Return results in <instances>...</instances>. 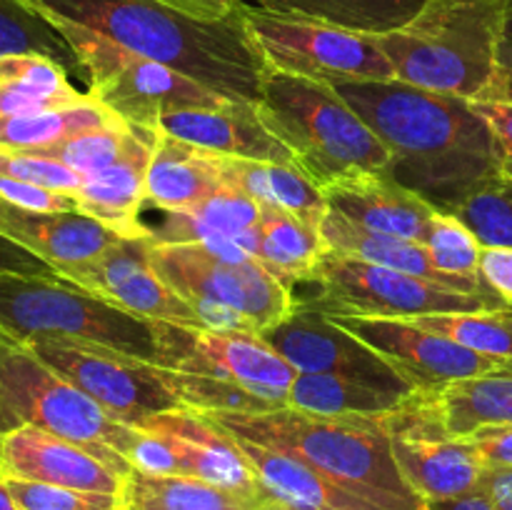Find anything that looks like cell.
<instances>
[{
  "mask_svg": "<svg viewBox=\"0 0 512 510\" xmlns=\"http://www.w3.org/2000/svg\"><path fill=\"white\" fill-rule=\"evenodd\" d=\"M393 153L388 173L450 213L498 183V150L488 123L468 100L430 93L400 80L333 85Z\"/></svg>",
  "mask_w": 512,
  "mask_h": 510,
  "instance_id": "6da1fadb",
  "label": "cell"
},
{
  "mask_svg": "<svg viewBox=\"0 0 512 510\" xmlns=\"http://www.w3.org/2000/svg\"><path fill=\"white\" fill-rule=\"evenodd\" d=\"M53 23L88 28L120 48L190 75L230 100L255 103L265 63L243 15L193 18L158 0H28Z\"/></svg>",
  "mask_w": 512,
  "mask_h": 510,
  "instance_id": "7a4b0ae2",
  "label": "cell"
},
{
  "mask_svg": "<svg viewBox=\"0 0 512 510\" xmlns=\"http://www.w3.org/2000/svg\"><path fill=\"white\" fill-rule=\"evenodd\" d=\"M235 438L285 450L328 478L388 510H423L393 458L385 415H315L295 408L268 413H205Z\"/></svg>",
  "mask_w": 512,
  "mask_h": 510,
  "instance_id": "3957f363",
  "label": "cell"
},
{
  "mask_svg": "<svg viewBox=\"0 0 512 510\" xmlns=\"http://www.w3.org/2000/svg\"><path fill=\"white\" fill-rule=\"evenodd\" d=\"M503 13L505 0H425L413 20L375 38L400 83L480 100L498 80Z\"/></svg>",
  "mask_w": 512,
  "mask_h": 510,
  "instance_id": "277c9868",
  "label": "cell"
},
{
  "mask_svg": "<svg viewBox=\"0 0 512 510\" xmlns=\"http://www.w3.org/2000/svg\"><path fill=\"white\" fill-rule=\"evenodd\" d=\"M255 108L320 190L350 175L390 170L388 145L330 83L265 70Z\"/></svg>",
  "mask_w": 512,
  "mask_h": 510,
  "instance_id": "5b68a950",
  "label": "cell"
},
{
  "mask_svg": "<svg viewBox=\"0 0 512 510\" xmlns=\"http://www.w3.org/2000/svg\"><path fill=\"white\" fill-rule=\"evenodd\" d=\"M150 263L208 330L260 335L295 308L288 285L233 240L153 245Z\"/></svg>",
  "mask_w": 512,
  "mask_h": 510,
  "instance_id": "8992f818",
  "label": "cell"
},
{
  "mask_svg": "<svg viewBox=\"0 0 512 510\" xmlns=\"http://www.w3.org/2000/svg\"><path fill=\"white\" fill-rule=\"evenodd\" d=\"M0 335L63 338L155 363V320L128 313L60 275H0Z\"/></svg>",
  "mask_w": 512,
  "mask_h": 510,
  "instance_id": "52a82bcc",
  "label": "cell"
},
{
  "mask_svg": "<svg viewBox=\"0 0 512 510\" xmlns=\"http://www.w3.org/2000/svg\"><path fill=\"white\" fill-rule=\"evenodd\" d=\"M0 400L20 425H33L95 450L120 475H128V450L138 428L110 418L93 398L55 373L28 345L0 335Z\"/></svg>",
  "mask_w": 512,
  "mask_h": 510,
  "instance_id": "ba28073f",
  "label": "cell"
},
{
  "mask_svg": "<svg viewBox=\"0 0 512 510\" xmlns=\"http://www.w3.org/2000/svg\"><path fill=\"white\" fill-rule=\"evenodd\" d=\"M53 25L73 45L88 78L90 98L105 105L130 128L158 133L165 115L190 108H218L230 100L190 75L130 53L93 30L70 23Z\"/></svg>",
  "mask_w": 512,
  "mask_h": 510,
  "instance_id": "9c48e42d",
  "label": "cell"
},
{
  "mask_svg": "<svg viewBox=\"0 0 512 510\" xmlns=\"http://www.w3.org/2000/svg\"><path fill=\"white\" fill-rule=\"evenodd\" d=\"M240 15L265 70L323 80L330 85L395 80L393 65L385 58L375 33L325 20L268 13L248 3Z\"/></svg>",
  "mask_w": 512,
  "mask_h": 510,
  "instance_id": "30bf717a",
  "label": "cell"
},
{
  "mask_svg": "<svg viewBox=\"0 0 512 510\" xmlns=\"http://www.w3.org/2000/svg\"><path fill=\"white\" fill-rule=\"evenodd\" d=\"M313 280L320 285V295L305 305L325 315L413 320L420 315L508 308L498 300L460 293L433 280L348 258L335 250L323 255Z\"/></svg>",
  "mask_w": 512,
  "mask_h": 510,
  "instance_id": "8fae6325",
  "label": "cell"
},
{
  "mask_svg": "<svg viewBox=\"0 0 512 510\" xmlns=\"http://www.w3.org/2000/svg\"><path fill=\"white\" fill-rule=\"evenodd\" d=\"M23 345L93 398L110 418L130 428H143L153 415L183 408L165 368L148 360L63 338H38Z\"/></svg>",
  "mask_w": 512,
  "mask_h": 510,
  "instance_id": "7c38bea8",
  "label": "cell"
},
{
  "mask_svg": "<svg viewBox=\"0 0 512 510\" xmlns=\"http://www.w3.org/2000/svg\"><path fill=\"white\" fill-rule=\"evenodd\" d=\"M155 365L188 375L225 380L260 398L288 408V393L298 370L253 333H218L203 325L155 320Z\"/></svg>",
  "mask_w": 512,
  "mask_h": 510,
  "instance_id": "4fadbf2b",
  "label": "cell"
},
{
  "mask_svg": "<svg viewBox=\"0 0 512 510\" xmlns=\"http://www.w3.org/2000/svg\"><path fill=\"white\" fill-rule=\"evenodd\" d=\"M385 420L400 475L423 503L480 490L488 465L468 440L450 438L440 430L433 415L420 405L415 390Z\"/></svg>",
  "mask_w": 512,
  "mask_h": 510,
  "instance_id": "5bb4252c",
  "label": "cell"
},
{
  "mask_svg": "<svg viewBox=\"0 0 512 510\" xmlns=\"http://www.w3.org/2000/svg\"><path fill=\"white\" fill-rule=\"evenodd\" d=\"M258 338L283 355L298 373L348 375L403 395L415 390L370 345L340 328L330 315L308 305L298 303L288 318L263 330Z\"/></svg>",
  "mask_w": 512,
  "mask_h": 510,
  "instance_id": "9a60e30c",
  "label": "cell"
},
{
  "mask_svg": "<svg viewBox=\"0 0 512 510\" xmlns=\"http://www.w3.org/2000/svg\"><path fill=\"white\" fill-rule=\"evenodd\" d=\"M330 318L370 345L380 358L388 360L415 390H430L470 375L488 373L512 360L470 350L410 320L358 318V315H330Z\"/></svg>",
  "mask_w": 512,
  "mask_h": 510,
  "instance_id": "2e32d148",
  "label": "cell"
},
{
  "mask_svg": "<svg viewBox=\"0 0 512 510\" xmlns=\"http://www.w3.org/2000/svg\"><path fill=\"white\" fill-rule=\"evenodd\" d=\"M148 238H120L98 260L68 270L60 278L145 320L200 325L198 313L180 298L150 263Z\"/></svg>",
  "mask_w": 512,
  "mask_h": 510,
  "instance_id": "e0dca14e",
  "label": "cell"
},
{
  "mask_svg": "<svg viewBox=\"0 0 512 510\" xmlns=\"http://www.w3.org/2000/svg\"><path fill=\"white\" fill-rule=\"evenodd\" d=\"M0 473L8 478L118 495L123 478L95 450L33 425H18L0 438Z\"/></svg>",
  "mask_w": 512,
  "mask_h": 510,
  "instance_id": "ac0fdd59",
  "label": "cell"
},
{
  "mask_svg": "<svg viewBox=\"0 0 512 510\" xmlns=\"http://www.w3.org/2000/svg\"><path fill=\"white\" fill-rule=\"evenodd\" d=\"M140 430H150L168 440L178 458L180 475L208 480L235 493L268 495L260 488L258 475L240 445L205 413L190 408L168 410L153 415Z\"/></svg>",
  "mask_w": 512,
  "mask_h": 510,
  "instance_id": "d6986e66",
  "label": "cell"
},
{
  "mask_svg": "<svg viewBox=\"0 0 512 510\" xmlns=\"http://www.w3.org/2000/svg\"><path fill=\"white\" fill-rule=\"evenodd\" d=\"M158 130L185 140L195 148L228 155V158L298 168L293 150L278 135L270 133L268 125L260 120L255 103H245V100H228L218 108L178 110V113L165 115Z\"/></svg>",
  "mask_w": 512,
  "mask_h": 510,
  "instance_id": "ffe728a7",
  "label": "cell"
},
{
  "mask_svg": "<svg viewBox=\"0 0 512 510\" xmlns=\"http://www.w3.org/2000/svg\"><path fill=\"white\" fill-rule=\"evenodd\" d=\"M333 210L373 233L425 243L433 225L435 208L430 200L405 188L390 173H360L335 180L323 188Z\"/></svg>",
  "mask_w": 512,
  "mask_h": 510,
  "instance_id": "44dd1931",
  "label": "cell"
},
{
  "mask_svg": "<svg viewBox=\"0 0 512 510\" xmlns=\"http://www.w3.org/2000/svg\"><path fill=\"white\" fill-rule=\"evenodd\" d=\"M128 150L118 163L83 180L73 195L80 213L100 220L123 238H143L140 230V208L145 203V183H148L150 158H153L155 130L130 128Z\"/></svg>",
  "mask_w": 512,
  "mask_h": 510,
  "instance_id": "7402d4cb",
  "label": "cell"
},
{
  "mask_svg": "<svg viewBox=\"0 0 512 510\" xmlns=\"http://www.w3.org/2000/svg\"><path fill=\"white\" fill-rule=\"evenodd\" d=\"M260 218H263V205L223 185L218 193L193 208L163 210L160 220L140 223V230L143 238L153 245L233 240L255 258Z\"/></svg>",
  "mask_w": 512,
  "mask_h": 510,
  "instance_id": "603a6c76",
  "label": "cell"
},
{
  "mask_svg": "<svg viewBox=\"0 0 512 510\" xmlns=\"http://www.w3.org/2000/svg\"><path fill=\"white\" fill-rule=\"evenodd\" d=\"M230 438L240 445L248 463L253 465L260 488L268 493L270 500L298 510H388L285 450L268 448L235 435Z\"/></svg>",
  "mask_w": 512,
  "mask_h": 510,
  "instance_id": "cb8c5ba5",
  "label": "cell"
},
{
  "mask_svg": "<svg viewBox=\"0 0 512 510\" xmlns=\"http://www.w3.org/2000/svg\"><path fill=\"white\" fill-rule=\"evenodd\" d=\"M3 235L45 260L58 275L93 263L123 238L80 210L40 215L23 213L18 208L10 213Z\"/></svg>",
  "mask_w": 512,
  "mask_h": 510,
  "instance_id": "d4e9b609",
  "label": "cell"
},
{
  "mask_svg": "<svg viewBox=\"0 0 512 510\" xmlns=\"http://www.w3.org/2000/svg\"><path fill=\"white\" fill-rule=\"evenodd\" d=\"M420 405L450 438H468L490 425L512 423V360L430 390H415Z\"/></svg>",
  "mask_w": 512,
  "mask_h": 510,
  "instance_id": "484cf974",
  "label": "cell"
},
{
  "mask_svg": "<svg viewBox=\"0 0 512 510\" xmlns=\"http://www.w3.org/2000/svg\"><path fill=\"white\" fill-rule=\"evenodd\" d=\"M320 235H323V240L328 243V250H335V253L340 255H348V258H358V260H365V263L400 270V273L418 275V278L433 280V283L460 290V293L480 295V298H490L503 303V300H500L488 285H470V283H463V280H455L450 278V275L440 273V270L433 265V260H430V250L425 243L365 230L333 208L325 213L323 223H320Z\"/></svg>",
  "mask_w": 512,
  "mask_h": 510,
  "instance_id": "4316f807",
  "label": "cell"
},
{
  "mask_svg": "<svg viewBox=\"0 0 512 510\" xmlns=\"http://www.w3.org/2000/svg\"><path fill=\"white\" fill-rule=\"evenodd\" d=\"M223 188L218 153L195 148L158 130L145 183V200L160 210H183Z\"/></svg>",
  "mask_w": 512,
  "mask_h": 510,
  "instance_id": "83f0119b",
  "label": "cell"
},
{
  "mask_svg": "<svg viewBox=\"0 0 512 510\" xmlns=\"http://www.w3.org/2000/svg\"><path fill=\"white\" fill-rule=\"evenodd\" d=\"M223 185L248 195L255 203L268 208L285 210L295 218L320 228L325 213L330 210L323 190L298 168L278 163H260V160L228 158L218 155Z\"/></svg>",
  "mask_w": 512,
  "mask_h": 510,
  "instance_id": "f1b7e54d",
  "label": "cell"
},
{
  "mask_svg": "<svg viewBox=\"0 0 512 510\" xmlns=\"http://www.w3.org/2000/svg\"><path fill=\"white\" fill-rule=\"evenodd\" d=\"M120 510H260L268 495H245L190 475L130 470L118 493Z\"/></svg>",
  "mask_w": 512,
  "mask_h": 510,
  "instance_id": "f546056e",
  "label": "cell"
},
{
  "mask_svg": "<svg viewBox=\"0 0 512 510\" xmlns=\"http://www.w3.org/2000/svg\"><path fill=\"white\" fill-rule=\"evenodd\" d=\"M90 100L70 83V73L43 55L0 58V118L78 105Z\"/></svg>",
  "mask_w": 512,
  "mask_h": 510,
  "instance_id": "4dcf8cb0",
  "label": "cell"
},
{
  "mask_svg": "<svg viewBox=\"0 0 512 510\" xmlns=\"http://www.w3.org/2000/svg\"><path fill=\"white\" fill-rule=\"evenodd\" d=\"M325 253L328 243L320 235V228L285 210L263 205L255 260L280 283L290 285L295 280H313Z\"/></svg>",
  "mask_w": 512,
  "mask_h": 510,
  "instance_id": "1f68e13d",
  "label": "cell"
},
{
  "mask_svg": "<svg viewBox=\"0 0 512 510\" xmlns=\"http://www.w3.org/2000/svg\"><path fill=\"white\" fill-rule=\"evenodd\" d=\"M405 398L408 395L348 375L298 373L290 385L288 408L315 415H385Z\"/></svg>",
  "mask_w": 512,
  "mask_h": 510,
  "instance_id": "d6a6232c",
  "label": "cell"
},
{
  "mask_svg": "<svg viewBox=\"0 0 512 510\" xmlns=\"http://www.w3.org/2000/svg\"><path fill=\"white\" fill-rule=\"evenodd\" d=\"M278 15L325 20L363 33H388L418 15L425 0H250Z\"/></svg>",
  "mask_w": 512,
  "mask_h": 510,
  "instance_id": "836d02e7",
  "label": "cell"
},
{
  "mask_svg": "<svg viewBox=\"0 0 512 510\" xmlns=\"http://www.w3.org/2000/svg\"><path fill=\"white\" fill-rule=\"evenodd\" d=\"M113 123H120L118 115L110 113L98 100L90 98L78 105H63V108L40 110V113L0 118V145L18 150H45L80 133L105 128V125Z\"/></svg>",
  "mask_w": 512,
  "mask_h": 510,
  "instance_id": "e575fe53",
  "label": "cell"
},
{
  "mask_svg": "<svg viewBox=\"0 0 512 510\" xmlns=\"http://www.w3.org/2000/svg\"><path fill=\"white\" fill-rule=\"evenodd\" d=\"M8 55H43L80 78L88 90V78L65 35L28 0H0V58Z\"/></svg>",
  "mask_w": 512,
  "mask_h": 510,
  "instance_id": "d590c367",
  "label": "cell"
},
{
  "mask_svg": "<svg viewBox=\"0 0 512 510\" xmlns=\"http://www.w3.org/2000/svg\"><path fill=\"white\" fill-rule=\"evenodd\" d=\"M410 323L495 358H512V308L420 315Z\"/></svg>",
  "mask_w": 512,
  "mask_h": 510,
  "instance_id": "8d00e7d4",
  "label": "cell"
},
{
  "mask_svg": "<svg viewBox=\"0 0 512 510\" xmlns=\"http://www.w3.org/2000/svg\"><path fill=\"white\" fill-rule=\"evenodd\" d=\"M425 245L430 250V260L440 273L470 285H485L480 278V255H483L485 245L458 215L438 210Z\"/></svg>",
  "mask_w": 512,
  "mask_h": 510,
  "instance_id": "74e56055",
  "label": "cell"
},
{
  "mask_svg": "<svg viewBox=\"0 0 512 510\" xmlns=\"http://www.w3.org/2000/svg\"><path fill=\"white\" fill-rule=\"evenodd\" d=\"M165 378L183 408L198 410V413H268V410L283 408V405L250 393L248 388L225 383V380L178 373V370H165Z\"/></svg>",
  "mask_w": 512,
  "mask_h": 510,
  "instance_id": "f35d334b",
  "label": "cell"
},
{
  "mask_svg": "<svg viewBox=\"0 0 512 510\" xmlns=\"http://www.w3.org/2000/svg\"><path fill=\"white\" fill-rule=\"evenodd\" d=\"M130 138H133V130H130L128 123L120 120V123L88 130V133H80L75 138L50 145L45 150H35V153H43L48 158L58 160V163L75 170L85 180L90 175L100 173V170L110 168L113 163H118L125 150H128Z\"/></svg>",
  "mask_w": 512,
  "mask_h": 510,
  "instance_id": "ab89813d",
  "label": "cell"
},
{
  "mask_svg": "<svg viewBox=\"0 0 512 510\" xmlns=\"http://www.w3.org/2000/svg\"><path fill=\"white\" fill-rule=\"evenodd\" d=\"M488 248H512V183L498 180L450 210Z\"/></svg>",
  "mask_w": 512,
  "mask_h": 510,
  "instance_id": "60d3db41",
  "label": "cell"
},
{
  "mask_svg": "<svg viewBox=\"0 0 512 510\" xmlns=\"http://www.w3.org/2000/svg\"><path fill=\"white\" fill-rule=\"evenodd\" d=\"M10 493L20 510H120L118 495L85 493V490L58 488L5 475Z\"/></svg>",
  "mask_w": 512,
  "mask_h": 510,
  "instance_id": "b9f144b4",
  "label": "cell"
},
{
  "mask_svg": "<svg viewBox=\"0 0 512 510\" xmlns=\"http://www.w3.org/2000/svg\"><path fill=\"white\" fill-rule=\"evenodd\" d=\"M0 175L43 185V188L68 195H75L80 185H83V178L75 170L58 163V160L48 158L43 153H35V150L3 148V145H0Z\"/></svg>",
  "mask_w": 512,
  "mask_h": 510,
  "instance_id": "7bdbcfd3",
  "label": "cell"
},
{
  "mask_svg": "<svg viewBox=\"0 0 512 510\" xmlns=\"http://www.w3.org/2000/svg\"><path fill=\"white\" fill-rule=\"evenodd\" d=\"M0 198L5 200L13 208L23 210V213H70V210H78L73 195L58 193V190L43 188V185L25 183V180L5 178L0 175Z\"/></svg>",
  "mask_w": 512,
  "mask_h": 510,
  "instance_id": "ee69618b",
  "label": "cell"
},
{
  "mask_svg": "<svg viewBox=\"0 0 512 510\" xmlns=\"http://www.w3.org/2000/svg\"><path fill=\"white\" fill-rule=\"evenodd\" d=\"M470 108L488 123L498 150V170L505 183H512V100L480 98L468 100Z\"/></svg>",
  "mask_w": 512,
  "mask_h": 510,
  "instance_id": "f6af8a7d",
  "label": "cell"
},
{
  "mask_svg": "<svg viewBox=\"0 0 512 510\" xmlns=\"http://www.w3.org/2000/svg\"><path fill=\"white\" fill-rule=\"evenodd\" d=\"M465 440L473 445L488 468H512V423L490 425Z\"/></svg>",
  "mask_w": 512,
  "mask_h": 510,
  "instance_id": "bcb514c9",
  "label": "cell"
},
{
  "mask_svg": "<svg viewBox=\"0 0 512 510\" xmlns=\"http://www.w3.org/2000/svg\"><path fill=\"white\" fill-rule=\"evenodd\" d=\"M480 278L508 308H512V248H493V245L483 248Z\"/></svg>",
  "mask_w": 512,
  "mask_h": 510,
  "instance_id": "7dc6e473",
  "label": "cell"
},
{
  "mask_svg": "<svg viewBox=\"0 0 512 510\" xmlns=\"http://www.w3.org/2000/svg\"><path fill=\"white\" fill-rule=\"evenodd\" d=\"M58 275L45 260L30 253L8 235H0V275Z\"/></svg>",
  "mask_w": 512,
  "mask_h": 510,
  "instance_id": "c3c4849f",
  "label": "cell"
},
{
  "mask_svg": "<svg viewBox=\"0 0 512 510\" xmlns=\"http://www.w3.org/2000/svg\"><path fill=\"white\" fill-rule=\"evenodd\" d=\"M488 98H508L512 100V0H505L503 30H500L498 48V80Z\"/></svg>",
  "mask_w": 512,
  "mask_h": 510,
  "instance_id": "681fc988",
  "label": "cell"
},
{
  "mask_svg": "<svg viewBox=\"0 0 512 510\" xmlns=\"http://www.w3.org/2000/svg\"><path fill=\"white\" fill-rule=\"evenodd\" d=\"M158 3L170 5V8L193 15V18L223 20L238 13L245 0H158Z\"/></svg>",
  "mask_w": 512,
  "mask_h": 510,
  "instance_id": "f907efd6",
  "label": "cell"
},
{
  "mask_svg": "<svg viewBox=\"0 0 512 510\" xmlns=\"http://www.w3.org/2000/svg\"><path fill=\"white\" fill-rule=\"evenodd\" d=\"M480 490L493 500L498 510H512V468H488Z\"/></svg>",
  "mask_w": 512,
  "mask_h": 510,
  "instance_id": "816d5d0a",
  "label": "cell"
},
{
  "mask_svg": "<svg viewBox=\"0 0 512 510\" xmlns=\"http://www.w3.org/2000/svg\"><path fill=\"white\" fill-rule=\"evenodd\" d=\"M423 510H498L493 505V500L483 493V490H475V493L460 495V498L450 500H430L423 505Z\"/></svg>",
  "mask_w": 512,
  "mask_h": 510,
  "instance_id": "f5cc1de1",
  "label": "cell"
},
{
  "mask_svg": "<svg viewBox=\"0 0 512 510\" xmlns=\"http://www.w3.org/2000/svg\"><path fill=\"white\" fill-rule=\"evenodd\" d=\"M0 510H20L18 503H15L13 493H10L8 483H5L3 473H0Z\"/></svg>",
  "mask_w": 512,
  "mask_h": 510,
  "instance_id": "db71d44e",
  "label": "cell"
},
{
  "mask_svg": "<svg viewBox=\"0 0 512 510\" xmlns=\"http://www.w3.org/2000/svg\"><path fill=\"white\" fill-rule=\"evenodd\" d=\"M18 420L13 418V415L8 413V408H5L3 405V400H0V438H3L5 433H10V430H15L18 428Z\"/></svg>",
  "mask_w": 512,
  "mask_h": 510,
  "instance_id": "11a10c76",
  "label": "cell"
},
{
  "mask_svg": "<svg viewBox=\"0 0 512 510\" xmlns=\"http://www.w3.org/2000/svg\"><path fill=\"white\" fill-rule=\"evenodd\" d=\"M13 210H15L13 205H8L3 198H0V235H3V228H5V223H8V218Z\"/></svg>",
  "mask_w": 512,
  "mask_h": 510,
  "instance_id": "9f6ffc18",
  "label": "cell"
},
{
  "mask_svg": "<svg viewBox=\"0 0 512 510\" xmlns=\"http://www.w3.org/2000/svg\"><path fill=\"white\" fill-rule=\"evenodd\" d=\"M260 510H298V508H290V505L278 503V500H268V503H265Z\"/></svg>",
  "mask_w": 512,
  "mask_h": 510,
  "instance_id": "6f0895ef",
  "label": "cell"
}]
</instances>
